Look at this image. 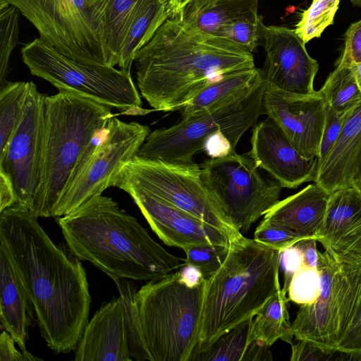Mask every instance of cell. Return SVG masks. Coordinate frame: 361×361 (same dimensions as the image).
I'll list each match as a JSON object with an SVG mask.
<instances>
[{
    "instance_id": "816d5d0a",
    "label": "cell",
    "mask_w": 361,
    "mask_h": 361,
    "mask_svg": "<svg viewBox=\"0 0 361 361\" xmlns=\"http://www.w3.org/2000/svg\"><path fill=\"white\" fill-rule=\"evenodd\" d=\"M352 68L353 69L358 87L361 90V63L352 66Z\"/></svg>"
},
{
    "instance_id": "603a6c76",
    "label": "cell",
    "mask_w": 361,
    "mask_h": 361,
    "mask_svg": "<svg viewBox=\"0 0 361 361\" xmlns=\"http://www.w3.org/2000/svg\"><path fill=\"white\" fill-rule=\"evenodd\" d=\"M361 148V104L348 117L330 152L318 164L314 183L331 193L351 186Z\"/></svg>"
},
{
    "instance_id": "e575fe53",
    "label": "cell",
    "mask_w": 361,
    "mask_h": 361,
    "mask_svg": "<svg viewBox=\"0 0 361 361\" xmlns=\"http://www.w3.org/2000/svg\"><path fill=\"white\" fill-rule=\"evenodd\" d=\"M291 345V361H361V351L322 346L296 340Z\"/></svg>"
},
{
    "instance_id": "f35d334b",
    "label": "cell",
    "mask_w": 361,
    "mask_h": 361,
    "mask_svg": "<svg viewBox=\"0 0 361 361\" xmlns=\"http://www.w3.org/2000/svg\"><path fill=\"white\" fill-rule=\"evenodd\" d=\"M254 239L260 243L282 251L294 245L303 238L289 229L263 219L255 229Z\"/></svg>"
},
{
    "instance_id": "4dcf8cb0",
    "label": "cell",
    "mask_w": 361,
    "mask_h": 361,
    "mask_svg": "<svg viewBox=\"0 0 361 361\" xmlns=\"http://www.w3.org/2000/svg\"><path fill=\"white\" fill-rule=\"evenodd\" d=\"M253 318L247 319L220 336L207 349L194 355L193 361H243L252 342Z\"/></svg>"
},
{
    "instance_id": "ac0fdd59",
    "label": "cell",
    "mask_w": 361,
    "mask_h": 361,
    "mask_svg": "<svg viewBox=\"0 0 361 361\" xmlns=\"http://www.w3.org/2000/svg\"><path fill=\"white\" fill-rule=\"evenodd\" d=\"M248 154L257 166L283 188H296L316 179L318 158L303 157L279 126L268 117L255 125Z\"/></svg>"
},
{
    "instance_id": "7402d4cb",
    "label": "cell",
    "mask_w": 361,
    "mask_h": 361,
    "mask_svg": "<svg viewBox=\"0 0 361 361\" xmlns=\"http://www.w3.org/2000/svg\"><path fill=\"white\" fill-rule=\"evenodd\" d=\"M0 321L22 351L26 350L35 312L8 253L0 244Z\"/></svg>"
},
{
    "instance_id": "7dc6e473",
    "label": "cell",
    "mask_w": 361,
    "mask_h": 361,
    "mask_svg": "<svg viewBox=\"0 0 361 361\" xmlns=\"http://www.w3.org/2000/svg\"><path fill=\"white\" fill-rule=\"evenodd\" d=\"M269 348L268 345L252 341L247 350L243 361L271 360Z\"/></svg>"
},
{
    "instance_id": "52a82bcc",
    "label": "cell",
    "mask_w": 361,
    "mask_h": 361,
    "mask_svg": "<svg viewBox=\"0 0 361 361\" xmlns=\"http://www.w3.org/2000/svg\"><path fill=\"white\" fill-rule=\"evenodd\" d=\"M267 85L262 71L249 88L228 102L150 133L137 156L171 163L192 162L195 154L203 150L206 140L218 132H222L235 149L243 135L263 114Z\"/></svg>"
},
{
    "instance_id": "c3c4849f",
    "label": "cell",
    "mask_w": 361,
    "mask_h": 361,
    "mask_svg": "<svg viewBox=\"0 0 361 361\" xmlns=\"http://www.w3.org/2000/svg\"><path fill=\"white\" fill-rule=\"evenodd\" d=\"M181 280L189 286H196L203 283L204 279L202 271L195 266L185 263L179 270Z\"/></svg>"
},
{
    "instance_id": "8992f818",
    "label": "cell",
    "mask_w": 361,
    "mask_h": 361,
    "mask_svg": "<svg viewBox=\"0 0 361 361\" xmlns=\"http://www.w3.org/2000/svg\"><path fill=\"white\" fill-rule=\"evenodd\" d=\"M206 280L189 286L176 271L149 281L136 292L135 303L154 361H190L198 343Z\"/></svg>"
},
{
    "instance_id": "d4e9b609",
    "label": "cell",
    "mask_w": 361,
    "mask_h": 361,
    "mask_svg": "<svg viewBox=\"0 0 361 361\" xmlns=\"http://www.w3.org/2000/svg\"><path fill=\"white\" fill-rule=\"evenodd\" d=\"M149 0H102L99 37L109 66H118L130 24Z\"/></svg>"
},
{
    "instance_id": "8fae6325",
    "label": "cell",
    "mask_w": 361,
    "mask_h": 361,
    "mask_svg": "<svg viewBox=\"0 0 361 361\" xmlns=\"http://www.w3.org/2000/svg\"><path fill=\"white\" fill-rule=\"evenodd\" d=\"M200 167L204 184L242 234L280 201L283 187L250 156L234 152L207 159Z\"/></svg>"
},
{
    "instance_id": "277c9868",
    "label": "cell",
    "mask_w": 361,
    "mask_h": 361,
    "mask_svg": "<svg viewBox=\"0 0 361 361\" xmlns=\"http://www.w3.org/2000/svg\"><path fill=\"white\" fill-rule=\"evenodd\" d=\"M281 252L244 236L229 242L224 262L206 280L198 343L192 357L253 318L281 288Z\"/></svg>"
},
{
    "instance_id": "7a4b0ae2",
    "label": "cell",
    "mask_w": 361,
    "mask_h": 361,
    "mask_svg": "<svg viewBox=\"0 0 361 361\" xmlns=\"http://www.w3.org/2000/svg\"><path fill=\"white\" fill-rule=\"evenodd\" d=\"M133 61L142 97L161 111L183 109L224 75L255 68L250 51L177 18H168Z\"/></svg>"
},
{
    "instance_id": "1f68e13d",
    "label": "cell",
    "mask_w": 361,
    "mask_h": 361,
    "mask_svg": "<svg viewBox=\"0 0 361 361\" xmlns=\"http://www.w3.org/2000/svg\"><path fill=\"white\" fill-rule=\"evenodd\" d=\"M114 281L124 306L130 357L137 361H154L145 341L135 303L136 286L130 279L126 278L116 279Z\"/></svg>"
},
{
    "instance_id": "ffe728a7",
    "label": "cell",
    "mask_w": 361,
    "mask_h": 361,
    "mask_svg": "<svg viewBox=\"0 0 361 361\" xmlns=\"http://www.w3.org/2000/svg\"><path fill=\"white\" fill-rule=\"evenodd\" d=\"M77 361H131L121 297L104 302L88 322L75 350Z\"/></svg>"
},
{
    "instance_id": "83f0119b",
    "label": "cell",
    "mask_w": 361,
    "mask_h": 361,
    "mask_svg": "<svg viewBox=\"0 0 361 361\" xmlns=\"http://www.w3.org/2000/svg\"><path fill=\"white\" fill-rule=\"evenodd\" d=\"M286 293L280 288L256 314L252 322L251 341L271 347L277 340L291 345L293 333L290 322Z\"/></svg>"
},
{
    "instance_id": "f5cc1de1",
    "label": "cell",
    "mask_w": 361,
    "mask_h": 361,
    "mask_svg": "<svg viewBox=\"0 0 361 361\" xmlns=\"http://www.w3.org/2000/svg\"><path fill=\"white\" fill-rule=\"evenodd\" d=\"M360 317H361V301H360V305H359V306H358V307H357V311H356V313H355V317H354V319H353V323H352L351 326H352L355 322H356L359 319V318H360Z\"/></svg>"
},
{
    "instance_id": "836d02e7",
    "label": "cell",
    "mask_w": 361,
    "mask_h": 361,
    "mask_svg": "<svg viewBox=\"0 0 361 361\" xmlns=\"http://www.w3.org/2000/svg\"><path fill=\"white\" fill-rule=\"evenodd\" d=\"M19 10L4 0H0V88L7 82L9 60L18 44Z\"/></svg>"
},
{
    "instance_id": "60d3db41",
    "label": "cell",
    "mask_w": 361,
    "mask_h": 361,
    "mask_svg": "<svg viewBox=\"0 0 361 361\" xmlns=\"http://www.w3.org/2000/svg\"><path fill=\"white\" fill-rule=\"evenodd\" d=\"M361 63V19L352 23L344 35V42L336 66H352Z\"/></svg>"
},
{
    "instance_id": "2e32d148",
    "label": "cell",
    "mask_w": 361,
    "mask_h": 361,
    "mask_svg": "<svg viewBox=\"0 0 361 361\" xmlns=\"http://www.w3.org/2000/svg\"><path fill=\"white\" fill-rule=\"evenodd\" d=\"M326 102L319 91L298 94L267 83L262 99L263 114L282 130L305 159L318 158L323 134Z\"/></svg>"
},
{
    "instance_id": "6da1fadb",
    "label": "cell",
    "mask_w": 361,
    "mask_h": 361,
    "mask_svg": "<svg viewBox=\"0 0 361 361\" xmlns=\"http://www.w3.org/2000/svg\"><path fill=\"white\" fill-rule=\"evenodd\" d=\"M28 208L0 212V244L32 302L42 337L56 353L75 350L89 322L91 295L80 259L55 244Z\"/></svg>"
},
{
    "instance_id": "4fadbf2b",
    "label": "cell",
    "mask_w": 361,
    "mask_h": 361,
    "mask_svg": "<svg viewBox=\"0 0 361 361\" xmlns=\"http://www.w3.org/2000/svg\"><path fill=\"white\" fill-rule=\"evenodd\" d=\"M150 133L149 127L111 117L103 140L96 147L77 179L65 190L56 204L54 217L68 214L109 187L122 166L137 155Z\"/></svg>"
},
{
    "instance_id": "4316f807",
    "label": "cell",
    "mask_w": 361,
    "mask_h": 361,
    "mask_svg": "<svg viewBox=\"0 0 361 361\" xmlns=\"http://www.w3.org/2000/svg\"><path fill=\"white\" fill-rule=\"evenodd\" d=\"M170 18L165 0H149L131 21L123 44L118 67L130 71L135 54Z\"/></svg>"
},
{
    "instance_id": "f907efd6",
    "label": "cell",
    "mask_w": 361,
    "mask_h": 361,
    "mask_svg": "<svg viewBox=\"0 0 361 361\" xmlns=\"http://www.w3.org/2000/svg\"><path fill=\"white\" fill-rule=\"evenodd\" d=\"M351 186L361 191V148L357 156Z\"/></svg>"
},
{
    "instance_id": "d6986e66",
    "label": "cell",
    "mask_w": 361,
    "mask_h": 361,
    "mask_svg": "<svg viewBox=\"0 0 361 361\" xmlns=\"http://www.w3.org/2000/svg\"><path fill=\"white\" fill-rule=\"evenodd\" d=\"M317 240L336 262L361 264V191L348 186L329 194Z\"/></svg>"
},
{
    "instance_id": "5bb4252c",
    "label": "cell",
    "mask_w": 361,
    "mask_h": 361,
    "mask_svg": "<svg viewBox=\"0 0 361 361\" xmlns=\"http://www.w3.org/2000/svg\"><path fill=\"white\" fill-rule=\"evenodd\" d=\"M45 94L30 82L23 111L0 169L11 178L17 203L31 210L39 185Z\"/></svg>"
},
{
    "instance_id": "d590c367",
    "label": "cell",
    "mask_w": 361,
    "mask_h": 361,
    "mask_svg": "<svg viewBox=\"0 0 361 361\" xmlns=\"http://www.w3.org/2000/svg\"><path fill=\"white\" fill-rule=\"evenodd\" d=\"M321 291V280L317 269L302 265L293 276L288 298L298 305H306L315 301Z\"/></svg>"
},
{
    "instance_id": "bcb514c9",
    "label": "cell",
    "mask_w": 361,
    "mask_h": 361,
    "mask_svg": "<svg viewBox=\"0 0 361 361\" xmlns=\"http://www.w3.org/2000/svg\"><path fill=\"white\" fill-rule=\"evenodd\" d=\"M338 347L361 351V317L349 328Z\"/></svg>"
},
{
    "instance_id": "e0dca14e",
    "label": "cell",
    "mask_w": 361,
    "mask_h": 361,
    "mask_svg": "<svg viewBox=\"0 0 361 361\" xmlns=\"http://www.w3.org/2000/svg\"><path fill=\"white\" fill-rule=\"evenodd\" d=\"M139 207L152 231L164 244L182 250L195 245H228V237L217 228L144 190L122 189Z\"/></svg>"
},
{
    "instance_id": "7c38bea8",
    "label": "cell",
    "mask_w": 361,
    "mask_h": 361,
    "mask_svg": "<svg viewBox=\"0 0 361 361\" xmlns=\"http://www.w3.org/2000/svg\"><path fill=\"white\" fill-rule=\"evenodd\" d=\"M16 7L39 37L76 62L109 66L99 37L102 0H4Z\"/></svg>"
},
{
    "instance_id": "d6a6232c",
    "label": "cell",
    "mask_w": 361,
    "mask_h": 361,
    "mask_svg": "<svg viewBox=\"0 0 361 361\" xmlns=\"http://www.w3.org/2000/svg\"><path fill=\"white\" fill-rule=\"evenodd\" d=\"M340 0H312L295 25V33L306 44L319 37L324 30L334 23Z\"/></svg>"
},
{
    "instance_id": "5b68a950",
    "label": "cell",
    "mask_w": 361,
    "mask_h": 361,
    "mask_svg": "<svg viewBox=\"0 0 361 361\" xmlns=\"http://www.w3.org/2000/svg\"><path fill=\"white\" fill-rule=\"evenodd\" d=\"M112 108L64 90L45 96L39 181L30 210L37 217H54L77 164L106 127Z\"/></svg>"
},
{
    "instance_id": "681fc988",
    "label": "cell",
    "mask_w": 361,
    "mask_h": 361,
    "mask_svg": "<svg viewBox=\"0 0 361 361\" xmlns=\"http://www.w3.org/2000/svg\"><path fill=\"white\" fill-rule=\"evenodd\" d=\"M165 1L170 18H175L190 0H165Z\"/></svg>"
},
{
    "instance_id": "484cf974",
    "label": "cell",
    "mask_w": 361,
    "mask_h": 361,
    "mask_svg": "<svg viewBox=\"0 0 361 361\" xmlns=\"http://www.w3.org/2000/svg\"><path fill=\"white\" fill-rule=\"evenodd\" d=\"M262 71L255 68L228 73L204 87L183 108L180 119H187L214 109L242 93Z\"/></svg>"
},
{
    "instance_id": "9a60e30c",
    "label": "cell",
    "mask_w": 361,
    "mask_h": 361,
    "mask_svg": "<svg viewBox=\"0 0 361 361\" xmlns=\"http://www.w3.org/2000/svg\"><path fill=\"white\" fill-rule=\"evenodd\" d=\"M259 44L266 54L263 75L267 83L282 91L313 94L314 80L319 64L312 58L305 43L294 29L266 25L258 18Z\"/></svg>"
},
{
    "instance_id": "44dd1931",
    "label": "cell",
    "mask_w": 361,
    "mask_h": 361,
    "mask_svg": "<svg viewBox=\"0 0 361 361\" xmlns=\"http://www.w3.org/2000/svg\"><path fill=\"white\" fill-rule=\"evenodd\" d=\"M329 194L318 184H310L280 200L265 213L263 219L303 238L317 239L324 221Z\"/></svg>"
},
{
    "instance_id": "74e56055",
    "label": "cell",
    "mask_w": 361,
    "mask_h": 361,
    "mask_svg": "<svg viewBox=\"0 0 361 361\" xmlns=\"http://www.w3.org/2000/svg\"><path fill=\"white\" fill-rule=\"evenodd\" d=\"M258 13L245 16L221 27L216 35L227 38L252 52L259 44Z\"/></svg>"
},
{
    "instance_id": "f6af8a7d",
    "label": "cell",
    "mask_w": 361,
    "mask_h": 361,
    "mask_svg": "<svg viewBox=\"0 0 361 361\" xmlns=\"http://www.w3.org/2000/svg\"><path fill=\"white\" fill-rule=\"evenodd\" d=\"M13 183L10 176L0 169V212L16 203Z\"/></svg>"
},
{
    "instance_id": "cb8c5ba5",
    "label": "cell",
    "mask_w": 361,
    "mask_h": 361,
    "mask_svg": "<svg viewBox=\"0 0 361 361\" xmlns=\"http://www.w3.org/2000/svg\"><path fill=\"white\" fill-rule=\"evenodd\" d=\"M258 0H190L175 18L215 35L223 25L257 13Z\"/></svg>"
},
{
    "instance_id": "7bdbcfd3",
    "label": "cell",
    "mask_w": 361,
    "mask_h": 361,
    "mask_svg": "<svg viewBox=\"0 0 361 361\" xmlns=\"http://www.w3.org/2000/svg\"><path fill=\"white\" fill-rule=\"evenodd\" d=\"M15 340L7 331L0 336V361H36L42 359L35 357L27 350L20 352L15 347Z\"/></svg>"
},
{
    "instance_id": "3957f363",
    "label": "cell",
    "mask_w": 361,
    "mask_h": 361,
    "mask_svg": "<svg viewBox=\"0 0 361 361\" xmlns=\"http://www.w3.org/2000/svg\"><path fill=\"white\" fill-rule=\"evenodd\" d=\"M56 222L66 245L113 280L151 281L178 270L185 259L157 243L112 198L94 196Z\"/></svg>"
},
{
    "instance_id": "f1b7e54d",
    "label": "cell",
    "mask_w": 361,
    "mask_h": 361,
    "mask_svg": "<svg viewBox=\"0 0 361 361\" xmlns=\"http://www.w3.org/2000/svg\"><path fill=\"white\" fill-rule=\"evenodd\" d=\"M319 92L339 114L352 112L361 104V90L352 66H336Z\"/></svg>"
},
{
    "instance_id": "ee69618b",
    "label": "cell",
    "mask_w": 361,
    "mask_h": 361,
    "mask_svg": "<svg viewBox=\"0 0 361 361\" xmlns=\"http://www.w3.org/2000/svg\"><path fill=\"white\" fill-rule=\"evenodd\" d=\"M317 240L314 238H303L297 242L295 245L300 250L303 265L317 269L318 265L319 251L317 247Z\"/></svg>"
},
{
    "instance_id": "ab89813d",
    "label": "cell",
    "mask_w": 361,
    "mask_h": 361,
    "mask_svg": "<svg viewBox=\"0 0 361 361\" xmlns=\"http://www.w3.org/2000/svg\"><path fill=\"white\" fill-rule=\"evenodd\" d=\"M339 114L326 104L325 123L320 143L318 164L321 162L334 145L343 126L353 113Z\"/></svg>"
},
{
    "instance_id": "30bf717a",
    "label": "cell",
    "mask_w": 361,
    "mask_h": 361,
    "mask_svg": "<svg viewBox=\"0 0 361 361\" xmlns=\"http://www.w3.org/2000/svg\"><path fill=\"white\" fill-rule=\"evenodd\" d=\"M317 269L320 294L313 302L300 306L293 333L296 340L338 348L361 301V264L338 262L324 250L319 251Z\"/></svg>"
},
{
    "instance_id": "ba28073f",
    "label": "cell",
    "mask_w": 361,
    "mask_h": 361,
    "mask_svg": "<svg viewBox=\"0 0 361 361\" xmlns=\"http://www.w3.org/2000/svg\"><path fill=\"white\" fill-rule=\"evenodd\" d=\"M111 187H132L150 193L224 233L229 242L241 238L201 177L194 161L171 163L137 155L122 166Z\"/></svg>"
},
{
    "instance_id": "db71d44e",
    "label": "cell",
    "mask_w": 361,
    "mask_h": 361,
    "mask_svg": "<svg viewBox=\"0 0 361 361\" xmlns=\"http://www.w3.org/2000/svg\"><path fill=\"white\" fill-rule=\"evenodd\" d=\"M353 6L361 7V0H349Z\"/></svg>"
},
{
    "instance_id": "f546056e",
    "label": "cell",
    "mask_w": 361,
    "mask_h": 361,
    "mask_svg": "<svg viewBox=\"0 0 361 361\" xmlns=\"http://www.w3.org/2000/svg\"><path fill=\"white\" fill-rule=\"evenodd\" d=\"M30 82H6L0 88V161L20 120Z\"/></svg>"
},
{
    "instance_id": "9c48e42d",
    "label": "cell",
    "mask_w": 361,
    "mask_h": 361,
    "mask_svg": "<svg viewBox=\"0 0 361 361\" xmlns=\"http://www.w3.org/2000/svg\"><path fill=\"white\" fill-rule=\"evenodd\" d=\"M21 55L32 75L48 81L58 90H67L125 112H149L142 109L130 71L76 62L40 37L25 44Z\"/></svg>"
},
{
    "instance_id": "b9f144b4",
    "label": "cell",
    "mask_w": 361,
    "mask_h": 361,
    "mask_svg": "<svg viewBox=\"0 0 361 361\" xmlns=\"http://www.w3.org/2000/svg\"><path fill=\"white\" fill-rule=\"evenodd\" d=\"M280 265H282L284 271V282L281 289L287 293L293 274L303 265L301 252L295 245L281 252Z\"/></svg>"
},
{
    "instance_id": "8d00e7d4",
    "label": "cell",
    "mask_w": 361,
    "mask_h": 361,
    "mask_svg": "<svg viewBox=\"0 0 361 361\" xmlns=\"http://www.w3.org/2000/svg\"><path fill=\"white\" fill-rule=\"evenodd\" d=\"M228 245H204L183 249L185 263L197 267L204 279L212 276L221 266L228 252Z\"/></svg>"
}]
</instances>
